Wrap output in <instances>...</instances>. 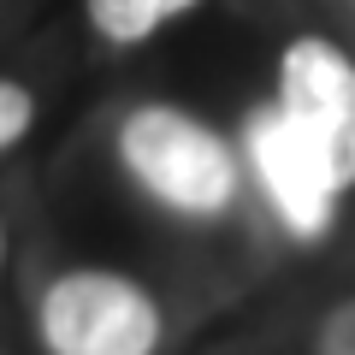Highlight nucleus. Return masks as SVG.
I'll return each mask as SVG.
<instances>
[{"label": "nucleus", "instance_id": "obj_1", "mask_svg": "<svg viewBox=\"0 0 355 355\" xmlns=\"http://www.w3.org/2000/svg\"><path fill=\"white\" fill-rule=\"evenodd\" d=\"M249 154L279 219L320 237L355 184V60L326 36L284 48L279 101L249 119Z\"/></svg>", "mask_w": 355, "mask_h": 355}, {"label": "nucleus", "instance_id": "obj_2", "mask_svg": "<svg viewBox=\"0 0 355 355\" xmlns=\"http://www.w3.org/2000/svg\"><path fill=\"white\" fill-rule=\"evenodd\" d=\"M119 154H125V166L137 172L142 190L190 219L219 214L237 190L231 148L178 107H137L119 130Z\"/></svg>", "mask_w": 355, "mask_h": 355}, {"label": "nucleus", "instance_id": "obj_3", "mask_svg": "<svg viewBox=\"0 0 355 355\" xmlns=\"http://www.w3.org/2000/svg\"><path fill=\"white\" fill-rule=\"evenodd\" d=\"M42 343L48 355H154L160 308L125 272H65L42 296Z\"/></svg>", "mask_w": 355, "mask_h": 355}, {"label": "nucleus", "instance_id": "obj_4", "mask_svg": "<svg viewBox=\"0 0 355 355\" xmlns=\"http://www.w3.org/2000/svg\"><path fill=\"white\" fill-rule=\"evenodd\" d=\"M196 0H89V24L107 42H142L166 24V18L190 12Z\"/></svg>", "mask_w": 355, "mask_h": 355}, {"label": "nucleus", "instance_id": "obj_5", "mask_svg": "<svg viewBox=\"0 0 355 355\" xmlns=\"http://www.w3.org/2000/svg\"><path fill=\"white\" fill-rule=\"evenodd\" d=\"M30 119H36V101H30V89H18V83H6V77H0V154L12 148V142H24Z\"/></svg>", "mask_w": 355, "mask_h": 355}, {"label": "nucleus", "instance_id": "obj_6", "mask_svg": "<svg viewBox=\"0 0 355 355\" xmlns=\"http://www.w3.org/2000/svg\"><path fill=\"white\" fill-rule=\"evenodd\" d=\"M314 355H355V296L338 302L314 331Z\"/></svg>", "mask_w": 355, "mask_h": 355}, {"label": "nucleus", "instance_id": "obj_7", "mask_svg": "<svg viewBox=\"0 0 355 355\" xmlns=\"http://www.w3.org/2000/svg\"><path fill=\"white\" fill-rule=\"evenodd\" d=\"M0 261H6V231H0Z\"/></svg>", "mask_w": 355, "mask_h": 355}]
</instances>
